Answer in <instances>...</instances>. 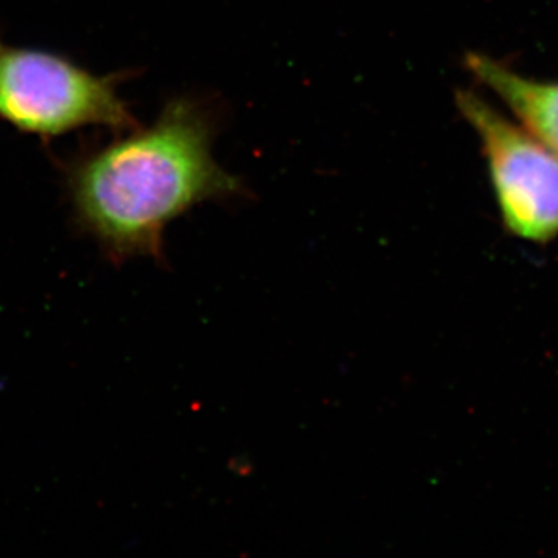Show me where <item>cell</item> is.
Listing matches in <instances>:
<instances>
[{
  "mask_svg": "<svg viewBox=\"0 0 558 558\" xmlns=\"http://www.w3.org/2000/svg\"><path fill=\"white\" fill-rule=\"evenodd\" d=\"M123 75H98L53 51L0 38V120L43 140L86 128H138L119 87Z\"/></svg>",
  "mask_w": 558,
  "mask_h": 558,
  "instance_id": "2",
  "label": "cell"
},
{
  "mask_svg": "<svg viewBox=\"0 0 558 558\" xmlns=\"http://www.w3.org/2000/svg\"><path fill=\"white\" fill-rule=\"evenodd\" d=\"M454 102L480 140L502 227L510 236L545 245L558 238V154L475 90Z\"/></svg>",
  "mask_w": 558,
  "mask_h": 558,
  "instance_id": "3",
  "label": "cell"
},
{
  "mask_svg": "<svg viewBox=\"0 0 558 558\" xmlns=\"http://www.w3.org/2000/svg\"><path fill=\"white\" fill-rule=\"evenodd\" d=\"M211 110L193 98L167 102L146 130L81 150L62 168L76 226L113 263L161 259L172 220L207 201L242 193L213 157Z\"/></svg>",
  "mask_w": 558,
  "mask_h": 558,
  "instance_id": "1",
  "label": "cell"
},
{
  "mask_svg": "<svg viewBox=\"0 0 558 558\" xmlns=\"http://www.w3.org/2000/svg\"><path fill=\"white\" fill-rule=\"evenodd\" d=\"M465 69L539 142L558 154V81L529 78L488 54L470 51Z\"/></svg>",
  "mask_w": 558,
  "mask_h": 558,
  "instance_id": "4",
  "label": "cell"
}]
</instances>
